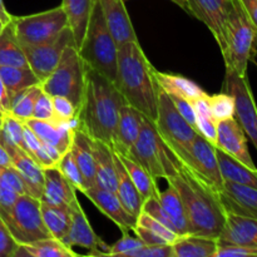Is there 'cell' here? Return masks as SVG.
Here are the masks:
<instances>
[{"label":"cell","instance_id":"cell-18","mask_svg":"<svg viewBox=\"0 0 257 257\" xmlns=\"http://www.w3.org/2000/svg\"><path fill=\"white\" fill-rule=\"evenodd\" d=\"M218 198L226 213L257 220V188L225 181Z\"/></svg>","mask_w":257,"mask_h":257},{"label":"cell","instance_id":"cell-12","mask_svg":"<svg viewBox=\"0 0 257 257\" xmlns=\"http://www.w3.org/2000/svg\"><path fill=\"white\" fill-rule=\"evenodd\" d=\"M223 92L230 93L235 98L236 120L257 151V105L247 75L241 77L233 70L226 69Z\"/></svg>","mask_w":257,"mask_h":257},{"label":"cell","instance_id":"cell-15","mask_svg":"<svg viewBox=\"0 0 257 257\" xmlns=\"http://www.w3.org/2000/svg\"><path fill=\"white\" fill-rule=\"evenodd\" d=\"M72 206V225L68 235L62 241L67 247L73 248V246H80L83 248L89 250V255L93 256H105L109 246L105 245L90 226L84 211L80 207L79 201H74L70 203Z\"/></svg>","mask_w":257,"mask_h":257},{"label":"cell","instance_id":"cell-21","mask_svg":"<svg viewBox=\"0 0 257 257\" xmlns=\"http://www.w3.org/2000/svg\"><path fill=\"white\" fill-rule=\"evenodd\" d=\"M217 242L257 248V220L227 213L225 227Z\"/></svg>","mask_w":257,"mask_h":257},{"label":"cell","instance_id":"cell-59","mask_svg":"<svg viewBox=\"0 0 257 257\" xmlns=\"http://www.w3.org/2000/svg\"><path fill=\"white\" fill-rule=\"evenodd\" d=\"M170 2L175 3L176 5H178V7H180L181 9H183L186 12V4H185V2H183V0H170Z\"/></svg>","mask_w":257,"mask_h":257},{"label":"cell","instance_id":"cell-48","mask_svg":"<svg viewBox=\"0 0 257 257\" xmlns=\"http://www.w3.org/2000/svg\"><path fill=\"white\" fill-rule=\"evenodd\" d=\"M53 109H54V123L67 122L78 113V108L69 99L60 95L53 97Z\"/></svg>","mask_w":257,"mask_h":257},{"label":"cell","instance_id":"cell-41","mask_svg":"<svg viewBox=\"0 0 257 257\" xmlns=\"http://www.w3.org/2000/svg\"><path fill=\"white\" fill-rule=\"evenodd\" d=\"M24 123L13 117L12 114H4L3 127L0 131V142L4 146H17V147H24Z\"/></svg>","mask_w":257,"mask_h":257},{"label":"cell","instance_id":"cell-39","mask_svg":"<svg viewBox=\"0 0 257 257\" xmlns=\"http://www.w3.org/2000/svg\"><path fill=\"white\" fill-rule=\"evenodd\" d=\"M207 102L211 115L217 123L235 117V98L230 93L221 92L207 95Z\"/></svg>","mask_w":257,"mask_h":257},{"label":"cell","instance_id":"cell-23","mask_svg":"<svg viewBox=\"0 0 257 257\" xmlns=\"http://www.w3.org/2000/svg\"><path fill=\"white\" fill-rule=\"evenodd\" d=\"M77 191L57 167L44 170V190L40 201L48 205H70L77 201Z\"/></svg>","mask_w":257,"mask_h":257},{"label":"cell","instance_id":"cell-26","mask_svg":"<svg viewBox=\"0 0 257 257\" xmlns=\"http://www.w3.org/2000/svg\"><path fill=\"white\" fill-rule=\"evenodd\" d=\"M153 75L160 89L168 95H175L190 102H195L196 99H200L207 94L200 85L182 75L158 72L157 69L153 70Z\"/></svg>","mask_w":257,"mask_h":257},{"label":"cell","instance_id":"cell-1","mask_svg":"<svg viewBox=\"0 0 257 257\" xmlns=\"http://www.w3.org/2000/svg\"><path fill=\"white\" fill-rule=\"evenodd\" d=\"M125 104L114 83L85 65L84 90L78 109L80 131L114 150L120 109Z\"/></svg>","mask_w":257,"mask_h":257},{"label":"cell","instance_id":"cell-50","mask_svg":"<svg viewBox=\"0 0 257 257\" xmlns=\"http://www.w3.org/2000/svg\"><path fill=\"white\" fill-rule=\"evenodd\" d=\"M216 257H257V248L233 243H218Z\"/></svg>","mask_w":257,"mask_h":257},{"label":"cell","instance_id":"cell-61","mask_svg":"<svg viewBox=\"0 0 257 257\" xmlns=\"http://www.w3.org/2000/svg\"><path fill=\"white\" fill-rule=\"evenodd\" d=\"M4 27H5V24L2 22V19H0V32H2V29H3V28H4Z\"/></svg>","mask_w":257,"mask_h":257},{"label":"cell","instance_id":"cell-30","mask_svg":"<svg viewBox=\"0 0 257 257\" xmlns=\"http://www.w3.org/2000/svg\"><path fill=\"white\" fill-rule=\"evenodd\" d=\"M216 156L223 181L257 188V168L247 167L218 148H216Z\"/></svg>","mask_w":257,"mask_h":257},{"label":"cell","instance_id":"cell-7","mask_svg":"<svg viewBox=\"0 0 257 257\" xmlns=\"http://www.w3.org/2000/svg\"><path fill=\"white\" fill-rule=\"evenodd\" d=\"M85 80V64L75 45H69L63 52L59 63L40 88L50 95H60L69 99L79 109Z\"/></svg>","mask_w":257,"mask_h":257},{"label":"cell","instance_id":"cell-40","mask_svg":"<svg viewBox=\"0 0 257 257\" xmlns=\"http://www.w3.org/2000/svg\"><path fill=\"white\" fill-rule=\"evenodd\" d=\"M57 168L67 178L68 182L74 187L75 191H79V192L83 193L85 190H88L84 177H83L82 172H80L79 167H78L77 162H75L74 157H73L70 151H68V152H65L63 155L62 160L58 163Z\"/></svg>","mask_w":257,"mask_h":257},{"label":"cell","instance_id":"cell-9","mask_svg":"<svg viewBox=\"0 0 257 257\" xmlns=\"http://www.w3.org/2000/svg\"><path fill=\"white\" fill-rule=\"evenodd\" d=\"M12 24L22 45H38L57 37L69 27V19L62 5L38 14L12 18Z\"/></svg>","mask_w":257,"mask_h":257},{"label":"cell","instance_id":"cell-5","mask_svg":"<svg viewBox=\"0 0 257 257\" xmlns=\"http://www.w3.org/2000/svg\"><path fill=\"white\" fill-rule=\"evenodd\" d=\"M257 44V33L248 20L238 0L227 17L225 27V40L221 49L226 69H231L241 77L247 75V67Z\"/></svg>","mask_w":257,"mask_h":257},{"label":"cell","instance_id":"cell-38","mask_svg":"<svg viewBox=\"0 0 257 257\" xmlns=\"http://www.w3.org/2000/svg\"><path fill=\"white\" fill-rule=\"evenodd\" d=\"M40 92H42V88H40V84H38L18 93L10 103L9 114L23 123H27L28 120L32 119L35 100Z\"/></svg>","mask_w":257,"mask_h":257},{"label":"cell","instance_id":"cell-6","mask_svg":"<svg viewBox=\"0 0 257 257\" xmlns=\"http://www.w3.org/2000/svg\"><path fill=\"white\" fill-rule=\"evenodd\" d=\"M128 157L146 168L156 181H167L178 171L177 161L148 118H145L140 136L130 150Z\"/></svg>","mask_w":257,"mask_h":257},{"label":"cell","instance_id":"cell-20","mask_svg":"<svg viewBox=\"0 0 257 257\" xmlns=\"http://www.w3.org/2000/svg\"><path fill=\"white\" fill-rule=\"evenodd\" d=\"M12 157L13 167L19 172L27 187L28 195L42 198L44 190V170L42 166L23 148L17 146H4Z\"/></svg>","mask_w":257,"mask_h":257},{"label":"cell","instance_id":"cell-43","mask_svg":"<svg viewBox=\"0 0 257 257\" xmlns=\"http://www.w3.org/2000/svg\"><path fill=\"white\" fill-rule=\"evenodd\" d=\"M196 131L211 145L216 147L217 142V122L212 118L211 113H196Z\"/></svg>","mask_w":257,"mask_h":257},{"label":"cell","instance_id":"cell-55","mask_svg":"<svg viewBox=\"0 0 257 257\" xmlns=\"http://www.w3.org/2000/svg\"><path fill=\"white\" fill-rule=\"evenodd\" d=\"M257 33V0H238Z\"/></svg>","mask_w":257,"mask_h":257},{"label":"cell","instance_id":"cell-57","mask_svg":"<svg viewBox=\"0 0 257 257\" xmlns=\"http://www.w3.org/2000/svg\"><path fill=\"white\" fill-rule=\"evenodd\" d=\"M0 167H13L12 157L2 142H0Z\"/></svg>","mask_w":257,"mask_h":257},{"label":"cell","instance_id":"cell-3","mask_svg":"<svg viewBox=\"0 0 257 257\" xmlns=\"http://www.w3.org/2000/svg\"><path fill=\"white\" fill-rule=\"evenodd\" d=\"M178 163V162H177ZM182 200L188 233L218 238L226 223V211L218 193L208 188L178 165L176 175L168 178Z\"/></svg>","mask_w":257,"mask_h":257},{"label":"cell","instance_id":"cell-11","mask_svg":"<svg viewBox=\"0 0 257 257\" xmlns=\"http://www.w3.org/2000/svg\"><path fill=\"white\" fill-rule=\"evenodd\" d=\"M153 124L171 153L187 150L198 135L180 114L170 95L162 89L158 90L157 118Z\"/></svg>","mask_w":257,"mask_h":257},{"label":"cell","instance_id":"cell-2","mask_svg":"<svg viewBox=\"0 0 257 257\" xmlns=\"http://www.w3.org/2000/svg\"><path fill=\"white\" fill-rule=\"evenodd\" d=\"M115 87L128 105L136 108L151 122L157 118L158 87L153 65L146 57L140 42H127L118 47Z\"/></svg>","mask_w":257,"mask_h":257},{"label":"cell","instance_id":"cell-33","mask_svg":"<svg viewBox=\"0 0 257 257\" xmlns=\"http://www.w3.org/2000/svg\"><path fill=\"white\" fill-rule=\"evenodd\" d=\"M14 257H79L62 241L48 237L18 246Z\"/></svg>","mask_w":257,"mask_h":257},{"label":"cell","instance_id":"cell-56","mask_svg":"<svg viewBox=\"0 0 257 257\" xmlns=\"http://www.w3.org/2000/svg\"><path fill=\"white\" fill-rule=\"evenodd\" d=\"M10 110V97L8 93L7 88H5L4 83H3L2 78H0V113L2 114H8Z\"/></svg>","mask_w":257,"mask_h":257},{"label":"cell","instance_id":"cell-34","mask_svg":"<svg viewBox=\"0 0 257 257\" xmlns=\"http://www.w3.org/2000/svg\"><path fill=\"white\" fill-rule=\"evenodd\" d=\"M0 67H29L23 45L15 35L12 22L0 32Z\"/></svg>","mask_w":257,"mask_h":257},{"label":"cell","instance_id":"cell-8","mask_svg":"<svg viewBox=\"0 0 257 257\" xmlns=\"http://www.w3.org/2000/svg\"><path fill=\"white\" fill-rule=\"evenodd\" d=\"M181 167L187 170L200 182L215 192L223 187V178L218 166L216 147L202 136L197 135L187 150L172 153Z\"/></svg>","mask_w":257,"mask_h":257},{"label":"cell","instance_id":"cell-54","mask_svg":"<svg viewBox=\"0 0 257 257\" xmlns=\"http://www.w3.org/2000/svg\"><path fill=\"white\" fill-rule=\"evenodd\" d=\"M133 232L137 235V237H140L141 240H142V242L145 243V245H163V243H168L165 238L158 236L157 233H155L153 231L143 227V226L137 225Z\"/></svg>","mask_w":257,"mask_h":257},{"label":"cell","instance_id":"cell-52","mask_svg":"<svg viewBox=\"0 0 257 257\" xmlns=\"http://www.w3.org/2000/svg\"><path fill=\"white\" fill-rule=\"evenodd\" d=\"M170 97L172 99L173 104L176 105L177 110L180 112V114L196 130V112L192 102H190L187 99H183V98L175 97V95H170Z\"/></svg>","mask_w":257,"mask_h":257},{"label":"cell","instance_id":"cell-22","mask_svg":"<svg viewBox=\"0 0 257 257\" xmlns=\"http://www.w3.org/2000/svg\"><path fill=\"white\" fill-rule=\"evenodd\" d=\"M145 115L138 112L136 108L125 104L120 109L119 122L117 128V137H115L114 152L119 155L128 156L130 150L140 136L141 130L145 122Z\"/></svg>","mask_w":257,"mask_h":257},{"label":"cell","instance_id":"cell-17","mask_svg":"<svg viewBox=\"0 0 257 257\" xmlns=\"http://www.w3.org/2000/svg\"><path fill=\"white\" fill-rule=\"evenodd\" d=\"M216 148L236 158L247 167L256 170L247 147V137L235 117L217 123Z\"/></svg>","mask_w":257,"mask_h":257},{"label":"cell","instance_id":"cell-31","mask_svg":"<svg viewBox=\"0 0 257 257\" xmlns=\"http://www.w3.org/2000/svg\"><path fill=\"white\" fill-rule=\"evenodd\" d=\"M42 216L50 236L59 241L64 240L72 225V206H55L42 202Z\"/></svg>","mask_w":257,"mask_h":257},{"label":"cell","instance_id":"cell-4","mask_svg":"<svg viewBox=\"0 0 257 257\" xmlns=\"http://www.w3.org/2000/svg\"><path fill=\"white\" fill-rule=\"evenodd\" d=\"M78 52L87 67L97 70L115 84L118 45L108 29L98 0H94L84 38Z\"/></svg>","mask_w":257,"mask_h":257},{"label":"cell","instance_id":"cell-53","mask_svg":"<svg viewBox=\"0 0 257 257\" xmlns=\"http://www.w3.org/2000/svg\"><path fill=\"white\" fill-rule=\"evenodd\" d=\"M23 138H24V147L23 150L27 151L33 158H34L35 153L39 151L40 146H42V141L38 138V136L28 127L24 123V132H23Z\"/></svg>","mask_w":257,"mask_h":257},{"label":"cell","instance_id":"cell-36","mask_svg":"<svg viewBox=\"0 0 257 257\" xmlns=\"http://www.w3.org/2000/svg\"><path fill=\"white\" fill-rule=\"evenodd\" d=\"M117 155L119 157L120 162L124 166L125 171L130 175L132 182L135 183L136 188H137L138 192L143 197V200H147L150 197H158L160 188L157 187L156 180L148 173V171L143 168L140 163L136 162L135 160L128 157V156L119 155V153H117Z\"/></svg>","mask_w":257,"mask_h":257},{"label":"cell","instance_id":"cell-60","mask_svg":"<svg viewBox=\"0 0 257 257\" xmlns=\"http://www.w3.org/2000/svg\"><path fill=\"white\" fill-rule=\"evenodd\" d=\"M3 120H4V114L0 113V131H2V127H3Z\"/></svg>","mask_w":257,"mask_h":257},{"label":"cell","instance_id":"cell-51","mask_svg":"<svg viewBox=\"0 0 257 257\" xmlns=\"http://www.w3.org/2000/svg\"><path fill=\"white\" fill-rule=\"evenodd\" d=\"M127 257H173L172 245H143L138 250L131 252Z\"/></svg>","mask_w":257,"mask_h":257},{"label":"cell","instance_id":"cell-49","mask_svg":"<svg viewBox=\"0 0 257 257\" xmlns=\"http://www.w3.org/2000/svg\"><path fill=\"white\" fill-rule=\"evenodd\" d=\"M18 246L19 243L0 216V257H14Z\"/></svg>","mask_w":257,"mask_h":257},{"label":"cell","instance_id":"cell-42","mask_svg":"<svg viewBox=\"0 0 257 257\" xmlns=\"http://www.w3.org/2000/svg\"><path fill=\"white\" fill-rule=\"evenodd\" d=\"M137 225L143 226V227L153 231V232L157 233L158 236L165 238V240L167 241L168 243H171V245H172V243L178 238L177 233L173 232V231L170 230L168 227H166L163 223H161L160 221L153 218L152 216L148 215V213L145 212V211H142V212L140 213V216L137 217Z\"/></svg>","mask_w":257,"mask_h":257},{"label":"cell","instance_id":"cell-47","mask_svg":"<svg viewBox=\"0 0 257 257\" xmlns=\"http://www.w3.org/2000/svg\"><path fill=\"white\" fill-rule=\"evenodd\" d=\"M19 195L13 190L3 175V167H0V216L5 217L12 210L13 205L18 200Z\"/></svg>","mask_w":257,"mask_h":257},{"label":"cell","instance_id":"cell-24","mask_svg":"<svg viewBox=\"0 0 257 257\" xmlns=\"http://www.w3.org/2000/svg\"><path fill=\"white\" fill-rule=\"evenodd\" d=\"M25 124L38 136L42 142L53 145L55 148L60 151L64 155L65 152L70 151L74 140V133L69 127L67 122L53 123L48 120L39 119H29Z\"/></svg>","mask_w":257,"mask_h":257},{"label":"cell","instance_id":"cell-28","mask_svg":"<svg viewBox=\"0 0 257 257\" xmlns=\"http://www.w3.org/2000/svg\"><path fill=\"white\" fill-rule=\"evenodd\" d=\"M114 152V151H113ZM114 161H115V173H117V193L118 198L120 200L122 205L124 206L125 210L131 213L132 216H135L136 218L140 216V213L142 212V206L145 200L141 196V193L138 192V190L136 188L135 183L131 180L130 175L125 171L124 166L120 162L119 157H118L117 153L114 152Z\"/></svg>","mask_w":257,"mask_h":257},{"label":"cell","instance_id":"cell-16","mask_svg":"<svg viewBox=\"0 0 257 257\" xmlns=\"http://www.w3.org/2000/svg\"><path fill=\"white\" fill-rule=\"evenodd\" d=\"M83 195L87 196L103 215L113 221L120 228L122 233H130L131 231H135L137 226V218L125 210L117 193L98 186H93L85 190Z\"/></svg>","mask_w":257,"mask_h":257},{"label":"cell","instance_id":"cell-44","mask_svg":"<svg viewBox=\"0 0 257 257\" xmlns=\"http://www.w3.org/2000/svg\"><path fill=\"white\" fill-rule=\"evenodd\" d=\"M145 243L142 242L140 237H131L130 233H123V237L118 240L117 242L109 246L105 256H120L127 257L131 252L138 250Z\"/></svg>","mask_w":257,"mask_h":257},{"label":"cell","instance_id":"cell-13","mask_svg":"<svg viewBox=\"0 0 257 257\" xmlns=\"http://www.w3.org/2000/svg\"><path fill=\"white\" fill-rule=\"evenodd\" d=\"M69 45H75L70 27L65 28L57 37L42 44L23 45L29 68L34 72L40 83L47 79L55 69L63 52Z\"/></svg>","mask_w":257,"mask_h":257},{"label":"cell","instance_id":"cell-45","mask_svg":"<svg viewBox=\"0 0 257 257\" xmlns=\"http://www.w3.org/2000/svg\"><path fill=\"white\" fill-rule=\"evenodd\" d=\"M33 119L48 120L54 123V109H53V95L48 94L42 89L40 94L35 100L33 109Z\"/></svg>","mask_w":257,"mask_h":257},{"label":"cell","instance_id":"cell-25","mask_svg":"<svg viewBox=\"0 0 257 257\" xmlns=\"http://www.w3.org/2000/svg\"><path fill=\"white\" fill-rule=\"evenodd\" d=\"M93 153L95 161V186L115 192L117 173H115L114 152L105 143L93 141Z\"/></svg>","mask_w":257,"mask_h":257},{"label":"cell","instance_id":"cell-19","mask_svg":"<svg viewBox=\"0 0 257 257\" xmlns=\"http://www.w3.org/2000/svg\"><path fill=\"white\" fill-rule=\"evenodd\" d=\"M98 3L108 29L118 47L127 42H137V34L125 9L124 0H98Z\"/></svg>","mask_w":257,"mask_h":257},{"label":"cell","instance_id":"cell-58","mask_svg":"<svg viewBox=\"0 0 257 257\" xmlns=\"http://www.w3.org/2000/svg\"><path fill=\"white\" fill-rule=\"evenodd\" d=\"M12 18H13V15L8 13L7 8H5V5H4V2H3V0H0V19H2V22L7 25L12 22Z\"/></svg>","mask_w":257,"mask_h":257},{"label":"cell","instance_id":"cell-27","mask_svg":"<svg viewBox=\"0 0 257 257\" xmlns=\"http://www.w3.org/2000/svg\"><path fill=\"white\" fill-rule=\"evenodd\" d=\"M217 248V238L192 233L178 236L172 243L173 257H216Z\"/></svg>","mask_w":257,"mask_h":257},{"label":"cell","instance_id":"cell-37","mask_svg":"<svg viewBox=\"0 0 257 257\" xmlns=\"http://www.w3.org/2000/svg\"><path fill=\"white\" fill-rule=\"evenodd\" d=\"M158 200H160L162 207L165 208L166 213H167L168 218L172 222L176 232L180 236L188 233L182 200H181L177 190L171 183H168V188H166L165 191H160Z\"/></svg>","mask_w":257,"mask_h":257},{"label":"cell","instance_id":"cell-46","mask_svg":"<svg viewBox=\"0 0 257 257\" xmlns=\"http://www.w3.org/2000/svg\"><path fill=\"white\" fill-rule=\"evenodd\" d=\"M62 157L63 153L58 148H55L53 145H49V143L42 142L39 151L35 153L34 160L42 166L43 170H45V168L57 167Z\"/></svg>","mask_w":257,"mask_h":257},{"label":"cell","instance_id":"cell-14","mask_svg":"<svg viewBox=\"0 0 257 257\" xmlns=\"http://www.w3.org/2000/svg\"><path fill=\"white\" fill-rule=\"evenodd\" d=\"M186 13L202 22L215 38L220 49L225 40V27L233 0H183Z\"/></svg>","mask_w":257,"mask_h":257},{"label":"cell","instance_id":"cell-10","mask_svg":"<svg viewBox=\"0 0 257 257\" xmlns=\"http://www.w3.org/2000/svg\"><path fill=\"white\" fill-rule=\"evenodd\" d=\"M3 220L19 245L52 237L43 221L42 201L30 195L19 196Z\"/></svg>","mask_w":257,"mask_h":257},{"label":"cell","instance_id":"cell-32","mask_svg":"<svg viewBox=\"0 0 257 257\" xmlns=\"http://www.w3.org/2000/svg\"><path fill=\"white\" fill-rule=\"evenodd\" d=\"M93 4L94 0H62L60 4L69 19V27L73 32L77 49L82 45Z\"/></svg>","mask_w":257,"mask_h":257},{"label":"cell","instance_id":"cell-35","mask_svg":"<svg viewBox=\"0 0 257 257\" xmlns=\"http://www.w3.org/2000/svg\"><path fill=\"white\" fill-rule=\"evenodd\" d=\"M0 78L9 93L10 103L18 93L40 84L38 77L29 67H0Z\"/></svg>","mask_w":257,"mask_h":257},{"label":"cell","instance_id":"cell-29","mask_svg":"<svg viewBox=\"0 0 257 257\" xmlns=\"http://www.w3.org/2000/svg\"><path fill=\"white\" fill-rule=\"evenodd\" d=\"M70 152L84 177L87 187L89 188L95 186V161L92 138L88 137L83 131H77L74 133Z\"/></svg>","mask_w":257,"mask_h":257}]
</instances>
